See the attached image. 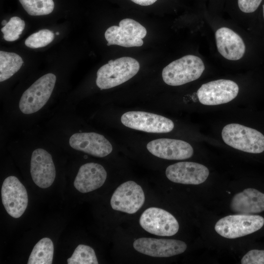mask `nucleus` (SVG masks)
I'll list each match as a JSON object with an SVG mask.
<instances>
[{
	"instance_id": "23",
	"label": "nucleus",
	"mask_w": 264,
	"mask_h": 264,
	"mask_svg": "<svg viewBox=\"0 0 264 264\" xmlns=\"http://www.w3.org/2000/svg\"><path fill=\"white\" fill-rule=\"evenodd\" d=\"M68 264H98L93 249L89 246L79 244L71 257L67 260Z\"/></svg>"
},
{
	"instance_id": "22",
	"label": "nucleus",
	"mask_w": 264,
	"mask_h": 264,
	"mask_svg": "<svg viewBox=\"0 0 264 264\" xmlns=\"http://www.w3.org/2000/svg\"><path fill=\"white\" fill-rule=\"evenodd\" d=\"M27 13L31 16H42L51 13L54 8L53 0H19Z\"/></svg>"
},
{
	"instance_id": "9",
	"label": "nucleus",
	"mask_w": 264,
	"mask_h": 264,
	"mask_svg": "<svg viewBox=\"0 0 264 264\" xmlns=\"http://www.w3.org/2000/svg\"><path fill=\"white\" fill-rule=\"evenodd\" d=\"M239 90V87L235 82L220 79L202 85L197 91V96L199 102L203 105H218L233 100Z\"/></svg>"
},
{
	"instance_id": "7",
	"label": "nucleus",
	"mask_w": 264,
	"mask_h": 264,
	"mask_svg": "<svg viewBox=\"0 0 264 264\" xmlns=\"http://www.w3.org/2000/svg\"><path fill=\"white\" fill-rule=\"evenodd\" d=\"M125 126L138 131L153 133H166L174 128L170 119L156 114L141 111H131L124 113L121 117Z\"/></svg>"
},
{
	"instance_id": "19",
	"label": "nucleus",
	"mask_w": 264,
	"mask_h": 264,
	"mask_svg": "<svg viewBox=\"0 0 264 264\" xmlns=\"http://www.w3.org/2000/svg\"><path fill=\"white\" fill-rule=\"evenodd\" d=\"M230 208L241 214L252 215L264 211V194L254 188L245 189L234 196Z\"/></svg>"
},
{
	"instance_id": "10",
	"label": "nucleus",
	"mask_w": 264,
	"mask_h": 264,
	"mask_svg": "<svg viewBox=\"0 0 264 264\" xmlns=\"http://www.w3.org/2000/svg\"><path fill=\"white\" fill-rule=\"evenodd\" d=\"M1 199L7 213L14 218L22 215L28 205V195L23 185L15 176L6 177L2 185Z\"/></svg>"
},
{
	"instance_id": "28",
	"label": "nucleus",
	"mask_w": 264,
	"mask_h": 264,
	"mask_svg": "<svg viewBox=\"0 0 264 264\" xmlns=\"http://www.w3.org/2000/svg\"><path fill=\"white\" fill-rule=\"evenodd\" d=\"M131 0L135 3L136 4H137L140 5L147 6V5L153 4L157 0Z\"/></svg>"
},
{
	"instance_id": "27",
	"label": "nucleus",
	"mask_w": 264,
	"mask_h": 264,
	"mask_svg": "<svg viewBox=\"0 0 264 264\" xmlns=\"http://www.w3.org/2000/svg\"><path fill=\"white\" fill-rule=\"evenodd\" d=\"M262 0H238L240 10L246 13H252L256 10Z\"/></svg>"
},
{
	"instance_id": "1",
	"label": "nucleus",
	"mask_w": 264,
	"mask_h": 264,
	"mask_svg": "<svg viewBox=\"0 0 264 264\" xmlns=\"http://www.w3.org/2000/svg\"><path fill=\"white\" fill-rule=\"evenodd\" d=\"M139 68L138 62L130 57L110 60L98 70L96 85L101 89L116 87L133 77Z\"/></svg>"
},
{
	"instance_id": "8",
	"label": "nucleus",
	"mask_w": 264,
	"mask_h": 264,
	"mask_svg": "<svg viewBox=\"0 0 264 264\" xmlns=\"http://www.w3.org/2000/svg\"><path fill=\"white\" fill-rule=\"evenodd\" d=\"M139 224L148 232L160 236H171L178 231L179 224L168 211L157 207L146 209L139 219Z\"/></svg>"
},
{
	"instance_id": "3",
	"label": "nucleus",
	"mask_w": 264,
	"mask_h": 264,
	"mask_svg": "<svg viewBox=\"0 0 264 264\" xmlns=\"http://www.w3.org/2000/svg\"><path fill=\"white\" fill-rule=\"evenodd\" d=\"M204 69V63L199 57L188 55L166 66L163 69L162 76L166 84L180 86L198 79Z\"/></svg>"
},
{
	"instance_id": "14",
	"label": "nucleus",
	"mask_w": 264,
	"mask_h": 264,
	"mask_svg": "<svg viewBox=\"0 0 264 264\" xmlns=\"http://www.w3.org/2000/svg\"><path fill=\"white\" fill-rule=\"evenodd\" d=\"M147 150L154 155L168 160H182L190 158L194 150L191 145L181 140L160 138L147 145Z\"/></svg>"
},
{
	"instance_id": "20",
	"label": "nucleus",
	"mask_w": 264,
	"mask_h": 264,
	"mask_svg": "<svg viewBox=\"0 0 264 264\" xmlns=\"http://www.w3.org/2000/svg\"><path fill=\"white\" fill-rule=\"evenodd\" d=\"M54 253V246L51 240L44 238L33 247L29 256L28 264H51Z\"/></svg>"
},
{
	"instance_id": "24",
	"label": "nucleus",
	"mask_w": 264,
	"mask_h": 264,
	"mask_svg": "<svg viewBox=\"0 0 264 264\" xmlns=\"http://www.w3.org/2000/svg\"><path fill=\"white\" fill-rule=\"evenodd\" d=\"M25 27V22L18 17H12L9 22L1 29L3 38L6 41L17 40Z\"/></svg>"
},
{
	"instance_id": "2",
	"label": "nucleus",
	"mask_w": 264,
	"mask_h": 264,
	"mask_svg": "<svg viewBox=\"0 0 264 264\" xmlns=\"http://www.w3.org/2000/svg\"><path fill=\"white\" fill-rule=\"evenodd\" d=\"M225 144L237 150L252 154L264 151V135L257 130L236 123L225 126L221 132Z\"/></svg>"
},
{
	"instance_id": "13",
	"label": "nucleus",
	"mask_w": 264,
	"mask_h": 264,
	"mask_svg": "<svg viewBox=\"0 0 264 264\" xmlns=\"http://www.w3.org/2000/svg\"><path fill=\"white\" fill-rule=\"evenodd\" d=\"M166 176L171 181L184 184L198 185L204 182L209 175L204 165L193 162H179L169 166Z\"/></svg>"
},
{
	"instance_id": "4",
	"label": "nucleus",
	"mask_w": 264,
	"mask_h": 264,
	"mask_svg": "<svg viewBox=\"0 0 264 264\" xmlns=\"http://www.w3.org/2000/svg\"><path fill=\"white\" fill-rule=\"evenodd\" d=\"M264 224V219L261 216L238 214L220 219L215 230L223 237L236 239L259 230Z\"/></svg>"
},
{
	"instance_id": "25",
	"label": "nucleus",
	"mask_w": 264,
	"mask_h": 264,
	"mask_svg": "<svg viewBox=\"0 0 264 264\" xmlns=\"http://www.w3.org/2000/svg\"><path fill=\"white\" fill-rule=\"evenodd\" d=\"M54 34L48 29H42L30 35L25 40V45L31 48H37L46 46L53 41Z\"/></svg>"
},
{
	"instance_id": "16",
	"label": "nucleus",
	"mask_w": 264,
	"mask_h": 264,
	"mask_svg": "<svg viewBox=\"0 0 264 264\" xmlns=\"http://www.w3.org/2000/svg\"><path fill=\"white\" fill-rule=\"evenodd\" d=\"M69 143L73 149L96 157H105L112 151L108 140L93 132L74 133L70 137Z\"/></svg>"
},
{
	"instance_id": "26",
	"label": "nucleus",
	"mask_w": 264,
	"mask_h": 264,
	"mask_svg": "<svg viewBox=\"0 0 264 264\" xmlns=\"http://www.w3.org/2000/svg\"><path fill=\"white\" fill-rule=\"evenodd\" d=\"M242 264H264V250L253 249L249 251L241 260Z\"/></svg>"
},
{
	"instance_id": "18",
	"label": "nucleus",
	"mask_w": 264,
	"mask_h": 264,
	"mask_svg": "<svg viewBox=\"0 0 264 264\" xmlns=\"http://www.w3.org/2000/svg\"><path fill=\"white\" fill-rule=\"evenodd\" d=\"M218 50L225 58L236 61L243 56L245 46L241 37L232 30L223 27L215 33Z\"/></svg>"
},
{
	"instance_id": "31",
	"label": "nucleus",
	"mask_w": 264,
	"mask_h": 264,
	"mask_svg": "<svg viewBox=\"0 0 264 264\" xmlns=\"http://www.w3.org/2000/svg\"><path fill=\"white\" fill-rule=\"evenodd\" d=\"M56 35H59V32H57L56 33Z\"/></svg>"
},
{
	"instance_id": "29",
	"label": "nucleus",
	"mask_w": 264,
	"mask_h": 264,
	"mask_svg": "<svg viewBox=\"0 0 264 264\" xmlns=\"http://www.w3.org/2000/svg\"><path fill=\"white\" fill-rule=\"evenodd\" d=\"M7 23V21L6 20H3L2 21V22H1V24L3 25H6V24Z\"/></svg>"
},
{
	"instance_id": "15",
	"label": "nucleus",
	"mask_w": 264,
	"mask_h": 264,
	"mask_svg": "<svg viewBox=\"0 0 264 264\" xmlns=\"http://www.w3.org/2000/svg\"><path fill=\"white\" fill-rule=\"evenodd\" d=\"M30 173L34 183L39 187L46 188L53 183L56 176L55 167L51 154L38 148L31 155Z\"/></svg>"
},
{
	"instance_id": "6",
	"label": "nucleus",
	"mask_w": 264,
	"mask_h": 264,
	"mask_svg": "<svg viewBox=\"0 0 264 264\" xmlns=\"http://www.w3.org/2000/svg\"><path fill=\"white\" fill-rule=\"evenodd\" d=\"M147 34L146 28L138 22L130 18L122 20L119 26L113 25L108 28L105 37L107 45H118L126 47L141 46L142 39Z\"/></svg>"
},
{
	"instance_id": "12",
	"label": "nucleus",
	"mask_w": 264,
	"mask_h": 264,
	"mask_svg": "<svg viewBox=\"0 0 264 264\" xmlns=\"http://www.w3.org/2000/svg\"><path fill=\"white\" fill-rule=\"evenodd\" d=\"M134 248L143 254L154 257H170L183 253L187 248L183 241L166 239L140 238L133 243Z\"/></svg>"
},
{
	"instance_id": "17",
	"label": "nucleus",
	"mask_w": 264,
	"mask_h": 264,
	"mask_svg": "<svg viewBox=\"0 0 264 264\" xmlns=\"http://www.w3.org/2000/svg\"><path fill=\"white\" fill-rule=\"evenodd\" d=\"M107 174L100 164L90 162L82 165L74 181L75 188L82 193L94 191L105 183Z\"/></svg>"
},
{
	"instance_id": "11",
	"label": "nucleus",
	"mask_w": 264,
	"mask_h": 264,
	"mask_svg": "<svg viewBox=\"0 0 264 264\" xmlns=\"http://www.w3.org/2000/svg\"><path fill=\"white\" fill-rule=\"evenodd\" d=\"M145 198L142 187L134 181L130 180L116 188L111 196L110 205L115 210L132 214L141 208Z\"/></svg>"
},
{
	"instance_id": "30",
	"label": "nucleus",
	"mask_w": 264,
	"mask_h": 264,
	"mask_svg": "<svg viewBox=\"0 0 264 264\" xmlns=\"http://www.w3.org/2000/svg\"><path fill=\"white\" fill-rule=\"evenodd\" d=\"M263 16H264V4L263 5Z\"/></svg>"
},
{
	"instance_id": "5",
	"label": "nucleus",
	"mask_w": 264,
	"mask_h": 264,
	"mask_svg": "<svg viewBox=\"0 0 264 264\" xmlns=\"http://www.w3.org/2000/svg\"><path fill=\"white\" fill-rule=\"evenodd\" d=\"M56 81V76L51 73L36 80L22 95L19 105L22 112L29 114L42 109L49 100Z\"/></svg>"
},
{
	"instance_id": "21",
	"label": "nucleus",
	"mask_w": 264,
	"mask_h": 264,
	"mask_svg": "<svg viewBox=\"0 0 264 264\" xmlns=\"http://www.w3.org/2000/svg\"><path fill=\"white\" fill-rule=\"evenodd\" d=\"M22 57L13 52L0 51V82L10 78L23 64Z\"/></svg>"
}]
</instances>
